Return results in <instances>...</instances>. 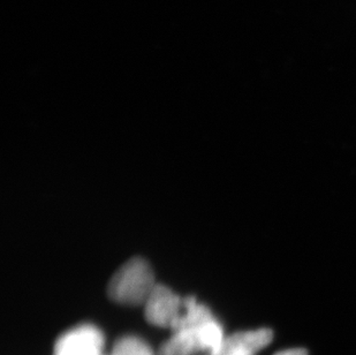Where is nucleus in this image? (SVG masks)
<instances>
[{
  "label": "nucleus",
  "mask_w": 356,
  "mask_h": 355,
  "mask_svg": "<svg viewBox=\"0 0 356 355\" xmlns=\"http://www.w3.org/2000/svg\"><path fill=\"white\" fill-rule=\"evenodd\" d=\"M184 299L164 285L156 284L145 302V315L149 323L159 326H170L181 315Z\"/></svg>",
  "instance_id": "f03ea898"
},
{
  "label": "nucleus",
  "mask_w": 356,
  "mask_h": 355,
  "mask_svg": "<svg viewBox=\"0 0 356 355\" xmlns=\"http://www.w3.org/2000/svg\"><path fill=\"white\" fill-rule=\"evenodd\" d=\"M104 338L94 325H80L66 332L54 345V355H101Z\"/></svg>",
  "instance_id": "7ed1b4c3"
},
{
  "label": "nucleus",
  "mask_w": 356,
  "mask_h": 355,
  "mask_svg": "<svg viewBox=\"0 0 356 355\" xmlns=\"http://www.w3.org/2000/svg\"><path fill=\"white\" fill-rule=\"evenodd\" d=\"M155 286V276L148 262L145 258H133L112 276L108 294L121 305H142L147 302Z\"/></svg>",
  "instance_id": "f257e3e1"
},
{
  "label": "nucleus",
  "mask_w": 356,
  "mask_h": 355,
  "mask_svg": "<svg viewBox=\"0 0 356 355\" xmlns=\"http://www.w3.org/2000/svg\"><path fill=\"white\" fill-rule=\"evenodd\" d=\"M275 355H308V352H307L306 349H291L277 353Z\"/></svg>",
  "instance_id": "0eeeda50"
},
{
  "label": "nucleus",
  "mask_w": 356,
  "mask_h": 355,
  "mask_svg": "<svg viewBox=\"0 0 356 355\" xmlns=\"http://www.w3.org/2000/svg\"><path fill=\"white\" fill-rule=\"evenodd\" d=\"M273 332L269 329L238 332L222 340L213 355H255L273 342Z\"/></svg>",
  "instance_id": "20e7f679"
},
{
  "label": "nucleus",
  "mask_w": 356,
  "mask_h": 355,
  "mask_svg": "<svg viewBox=\"0 0 356 355\" xmlns=\"http://www.w3.org/2000/svg\"><path fill=\"white\" fill-rule=\"evenodd\" d=\"M113 355H152V349L136 337H122L115 342Z\"/></svg>",
  "instance_id": "423d86ee"
},
{
  "label": "nucleus",
  "mask_w": 356,
  "mask_h": 355,
  "mask_svg": "<svg viewBox=\"0 0 356 355\" xmlns=\"http://www.w3.org/2000/svg\"><path fill=\"white\" fill-rule=\"evenodd\" d=\"M204 349L200 328L175 332L159 349V355H191Z\"/></svg>",
  "instance_id": "39448f33"
}]
</instances>
